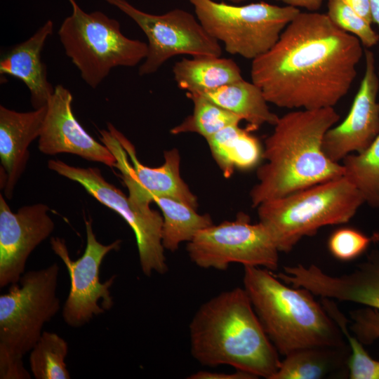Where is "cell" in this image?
<instances>
[{"instance_id": "36", "label": "cell", "mask_w": 379, "mask_h": 379, "mask_svg": "<svg viewBox=\"0 0 379 379\" xmlns=\"http://www.w3.org/2000/svg\"><path fill=\"white\" fill-rule=\"evenodd\" d=\"M371 335L373 340L379 338V319L373 324L371 329Z\"/></svg>"}, {"instance_id": "3", "label": "cell", "mask_w": 379, "mask_h": 379, "mask_svg": "<svg viewBox=\"0 0 379 379\" xmlns=\"http://www.w3.org/2000/svg\"><path fill=\"white\" fill-rule=\"evenodd\" d=\"M189 334L191 354L203 366L227 365L267 379L279 368V354L243 287L220 292L201 304Z\"/></svg>"}, {"instance_id": "32", "label": "cell", "mask_w": 379, "mask_h": 379, "mask_svg": "<svg viewBox=\"0 0 379 379\" xmlns=\"http://www.w3.org/2000/svg\"><path fill=\"white\" fill-rule=\"evenodd\" d=\"M189 379H255L248 373L236 370L234 373H219L207 371H199L189 377Z\"/></svg>"}, {"instance_id": "14", "label": "cell", "mask_w": 379, "mask_h": 379, "mask_svg": "<svg viewBox=\"0 0 379 379\" xmlns=\"http://www.w3.org/2000/svg\"><path fill=\"white\" fill-rule=\"evenodd\" d=\"M44 204L13 213L0 194V287L18 283L32 251L53 232L55 223Z\"/></svg>"}, {"instance_id": "1", "label": "cell", "mask_w": 379, "mask_h": 379, "mask_svg": "<svg viewBox=\"0 0 379 379\" xmlns=\"http://www.w3.org/2000/svg\"><path fill=\"white\" fill-rule=\"evenodd\" d=\"M362 55L359 39L326 13L300 12L276 44L252 60L251 81L279 107H334L348 93Z\"/></svg>"}, {"instance_id": "16", "label": "cell", "mask_w": 379, "mask_h": 379, "mask_svg": "<svg viewBox=\"0 0 379 379\" xmlns=\"http://www.w3.org/2000/svg\"><path fill=\"white\" fill-rule=\"evenodd\" d=\"M277 277L295 288H304L321 298L363 304L379 310V253L348 274L331 276L315 265L284 267Z\"/></svg>"}, {"instance_id": "18", "label": "cell", "mask_w": 379, "mask_h": 379, "mask_svg": "<svg viewBox=\"0 0 379 379\" xmlns=\"http://www.w3.org/2000/svg\"><path fill=\"white\" fill-rule=\"evenodd\" d=\"M46 113V105L25 112L0 105L1 168L6 175L3 190L8 199L25 170L29 157L28 147L39 138Z\"/></svg>"}, {"instance_id": "23", "label": "cell", "mask_w": 379, "mask_h": 379, "mask_svg": "<svg viewBox=\"0 0 379 379\" xmlns=\"http://www.w3.org/2000/svg\"><path fill=\"white\" fill-rule=\"evenodd\" d=\"M350 349L311 347L293 351L281 361L272 379H320L347 366Z\"/></svg>"}, {"instance_id": "22", "label": "cell", "mask_w": 379, "mask_h": 379, "mask_svg": "<svg viewBox=\"0 0 379 379\" xmlns=\"http://www.w3.org/2000/svg\"><path fill=\"white\" fill-rule=\"evenodd\" d=\"M201 95L246 121L250 131L266 124L274 126L279 119L270 111L261 89L244 79Z\"/></svg>"}, {"instance_id": "33", "label": "cell", "mask_w": 379, "mask_h": 379, "mask_svg": "<svg viewBox=\"0 0 379 379\" xmlns=\"http://www.w3.org/2000/svg\"><path fill=\"white\" fill-rule=\"evenodd\" d=\"M357 14L371 24L373 23L369 0H343Z\"/></svg>"}, {"instance_id": "27", "label": "cell", "mask_w": 379, "mask_h": 379, "mask_svg": "<svg viewBox=\"0 0 379 379\" xmlns=\"http://www.w3.org/2000/svg\"><path fill=\"white\" fill-rule=\"evenodd\" d=\"M68 345L55 333L43 331L30 351V371L36 379H69L65 359Z\"/></svg>"}, {"instance_id": "34", "label": "cell", "mask_w": 379, "mask_h": 379, "mask_svg": "<svg viewBox=\"0 0 379 379\" xmlns=\"http://www.w3.org/2000/svg\"><path fill=\"white\" fill-rule=\"evenodd\" d=\"M286 4V6L294 8H305L309 12H317L321 7L323 0H277Z\"/></svg>"}, {"instance_id": "11", "label": "cell", "mask_w": 379, "mask_h": 379, "mask_svg": "<svg viewBox=\"0 0 379 379\" xmlns=\"http://www.w3.org/2000/svg\"><path fill=\"white\" fill-rule=\"evenodd\" d=\"M133 20L147 39V53L138 69L140 76L155 73L170 58L220 57V42L204 29L196 15L174 8L162 14L145 12L127 0H103Z\"/></svg>"}, {"instance_id": "9", "label": "cell", "mask_w": 379, "mask_h": 379, "mask_svg": "<svg viewBox=\"0 0 379 379\" xmlns=\"http://www.w3.org/2000/svg\"><path fill=\"white\" fill-rule=\"evenodd\" d=\"M48 168L78 182L99 202L121 215L135 234L139 262L142 273L164 274L168 265L162 244L163 217L150 204L138 202L108 182L97 168L70 166L61 160L50 159Z\"/></svg>"}, {"instance_id": "25", "label": "cell", "mask_w": 379, "mask_h": 379, "mask_svg": "<svg viewBox=\"0 0 379 379\" xmlns=\"http://www.w3.org/2000/svg\"><path fill=\"white\" fill-rule=\"evenodd\" d=\"M343 176L361 193L364 202L379 208V134L363 152L343 159Z\"/></svg>"}, {"instance_id": "19", "label": "cell", "mask_w": 379, "mask_h": 379, "mask_svg": "<svg viewBox=\"0 0 379 379\" xmlns=\"http://www.w3.org/2000/svg\"><path fill=\"white\" fill-rule=\"evenodd\" d=\"M53 22L47 20L27 40L15 45L0 60L1 75H9L22 81L30 93L34 109L46 106L54 88L47 79L41 51L53 32Z\"/></svg>"}, {"instance_id": "10", "label": "cell", "mask_w": 379, "mask_h": 379, "mask_svg": "<svg viewBox=\"0 0 379 379\" xmlns=\"http://www.w3.org/2000/svg\"><path fill=\"white\" fill-rule=\"evenodd\" d=\"M190 260L199 267L226 270L232 263L277 270L279 250L265 227L239 212L234 220L211 225L187 242Z\"/></svg>"}, {"instance_id": "15", "label": "cell", "mask_w": 379, "mask_h": 379, "mask_svg": "<svg viewBox=\"0 0 379 379\" xmlns=\"http://www.w3.org/2000/svg\"><path fill=\"white\" fill-rule=\"evenodd\" d=\"M365 72L346 118L325 134L322 148L339 163L348 154L364 151L379 134V79L373 52L366 49Z\"/></svg>"}, {"instance_id": "26", "label": "cell", "mask_w": 379, "mask_h": 379, "mask_svg": "<svg viewBox=\"0 0 379 379\" xmlns=\"http://www.w3.org/2000/svg\"><path fill=\"white\" fill-rule=\"evenodd\" d=\"M194 105L192 113L171 129L172 135L194 133L207 140L227 126L239 124L241 118L199 94H186Z\"/></svg>"}, {"instance_id": "31", "label": "cell", "mask_w": 379, "mask_h": 379, "mask_svg": "<svg viewBox=\"0 0 379 379\" xmlns=\"http://www.w3.org/2000/svg\"><path fill=\"white\" fill-rule=\"evenodd\" d=\"M22 357L0 345V378L30 379L31 374L24 366Z\"/></svg>"}, {"instance_id": "7", "label": "cell", "mask_w": 379, "mask_h": 379, "mask_svg": "<svg viewBox=\"0 0 379 379\" xmlns=\"http://www.w3.org/2000/svg\"><path fill=\"white\" fill-rule=\"evenodd\" d=\"M195 15L225 51L253 60L270 50L300 12L265 1L239 5L216 0H188Z\"/></svg>"}, {"instance_id": "5", "label": "cell", "mask_w": 379, "mask_h": 379, "mask_svg": "<svg viewBox=\"0 0 379 379\" xmlns=\"http://www.w3.org/2000/svg\"><path fill=\"white\" fill-rule=\"evenodd\" d=\"M364 202L359 190L342 176L265 201L257 210L279 251L288 253L321 227L349 222Z\"/></svg>"}, {"instance_id": "13", "label": "cell", "mask_w": 379, "mask_h": 379, "mask_svg": "<svg viewBox=\"0 0 379 379\" xmlns=\"http://www.w3.org/2000/svg\"><path fill=\"white\" fill-rule=\"evenodd\" d=\"M100 130V140L114 154L117 168L134 200L150 204L157 197H170L197 208V197L180 175V156L177 149L164 151V164L149 167L138 159L133 145L112 124Z\"/></svg>"}, {"instance_id": "28", "label": "cell", "mask_w": 379, "mask_h": 379, "mask_svg": "<svg viewBox=\"0 0 379 379\" xmlns=\"http://www.w3.org/2000/svg\"><path fill=\"white\" fill-rule=\"evenodd\" d=\"M327 15L339 28L357 37L366 48L379 41V34L370 22L357 14L343 0H328Z\"/></svg>"}, {"instance_id": "2", "label": "cell", "mask_w": 379, "mask_h": 379, "mask_svg": "<svg viewBox=\"0 0 379 379\" xmlns=\"http://www.w3.org/2000/svg\"><path fill=\"white\" fill-rule=\"evenodd\" d=\"M334 107L291 111L279 119L265 139L258 182L250 192L252 206L343 176L342 164L322 148L326 133L339 121Z\"/></svg>"}, {"instance_id": "12", "label": "cell", "mask_w": 379, "mask_h": 379, "mask_svg": "<svg viewBox=\"0 0 379 379\" xmlns=\"http://www.w3.org/2000/svg\"><path fill=\"white\" fill-rule=\"evenodd\" d=\"M86 245L84 254L77 260L70 258L65 241L52 237L53 251L65 265L70 278V289L62 307L64 321L70 327L79 328L88 324L94 317L109 310L113 305L110 288L116 275L102 283L100 265L112 251L120 248L121 240L104 245L99 242L91 220H85Z\"/></svg>"}, {"instance_id": "30", "label": "cell", "mask_w": 379, "mask_h": 379, "mask_svg": "<svg viewBox=\"0 0 379 379\" xmlns=\"http://www.w3.org/2000/svg\"><path fill=\"white\" fill-rule=\"evenodd\" d=\"M341 330L348 340L350 349L347 363L349 378L351 379H379V361L370 357L357 337L350 335L346 326H343Z\"/></svg>"}, {"instance_id": "24", "label": "cell", "mask_w": 379, "mask_h": 379, "mask_svg": "<svg viewBox=\"0 0 379 379\" xmlns=\"http://www.w3.org/2000/svg\"><path fill=\"white\" fill-rule=\"evenodd\" d=\"M163 217L162 244L165 250L177 251L183 242L191 241L196 234L213 224L208 214H199L197 209L170 197L153 198Z\"/></svg>"}, {"instance_id": "29", "label": "cell", "mask_w": 379, "mask_h": 379, "mask_svg": "<svg viewBox=\"0 0 379 379\" xmlns=\"http://www.w3.org/2000/svg\"><path fill=\"white\" fill-rule=\"evenodd\" d=\"M378 239L379 234L370 237L354 228L342 227L331 234L328 247L333 257L349 261L361 255L372 241Z\"/></svg>"}, {"instance_id": "17", "label": "cell", "mask_w": 379, "mask_h": 379, "mask_svg": "<svg viewBox=\"0 0 379 379\" xmlns=\"http://www.w3.org/2000/svg\"><path fill=\"white\" fill-rule=\"evenodd\" d=\"M73 97L61 84L55 86L46 105L38 147L47 155L69 153L88 161L114 167L116 159L103 143L91 137L79 123L72 111Z\"/></svg>"}, {"instance_id": "35", "label": "cell", "mask_w": 379, "mask_h": 379, "mask_svg": "<svg viewBox=\"0 0 379 379\" xmlns=\"http://www.w3.org/2000/svg\"><path fill=\"white\" fill-rule=\"evenodd\" d=\"M373 23L379 27V0H369Z\"/></svg>"}, {"instance_id": "21", "label": "cell", "mask_w": 379, "mask_h": 379, "mask_svg": "<svg viewBox=\"0 0 379 379\" xmlns=\"http://www.w3.org/2000/svg\"><path fill=\"white\" fill-rule=\"evenodd\" d=\"M234 124L225 127L206 140L211 155L226 178L235 170L248 171L262 159L263 147L255 136Z\"/></svg>"}, {"instance_id": "6", "label": "cell", "mask_w": 379, "mask_h": 379, "mask_svg": "<svg viewBox=\"0 0 379 379\" xmlns=\"http://www.w3.org/2000/svg\"><path fill=\"white\" fill-rule=\"evenodd\" d=\"M68 1L72 12L58 34L65 54L91 88L98 87L113 68L135 67L145 60L146 42L125 36L116 19L98 11L86 13L75 0Z\"/></svg>"}, {"instance_id": "8", "label": "cell", "mask_w": 379, "mask_h": 379, "mask_svg": "<svg viewBox=\"0 0 379 379\" xmlns=\"http://www.w3.org/2000/svg\"><path fill=\"white\" fill-rule=\"evenodd\" d=\"M56 262L25 272L0 295V345L24 357L40 338L44 324L60 309Z\"/></svg>"}, {"instance_id": "20", "label": "cell", "mask_w": 379, "mask_h": 379, "mask_svg": "<svg viewBox=\"0 0 379 379\" xmlns=\"http://www.w3.org/2000/svg\"><path fill=\"white\" fill-rule=\"evenodd\" d=\"M173 74L178 87L186 94L201 95L243 79L233 60L215 56L183 58L174 64Z\"/></svg>"}, {"instance_id": "37", "label": "cell", "mask_w": 379, "mask_h": 379, "mask_svg": "<svg viewBox=\"0 0 379 379\" xmlns=\"http://www.w3.org/2000/svg\"><path fill=\"white\" fill-rule=\"evenodd\" d=\"M216 1H222V0H216ZM227 1H228L230 3H232V4H239L248 0H227Z\"/></svg>"}, {"instance_id": "4", "label": "cell", "mask_w": 379, "mask_h": 379, "mask_svg": "<svg viewBox=\"0 0 379 379\" xmlns=\"http://www.w3.org/2000/svg\"><path fill=\"white\" fill-rule=\"evenodd\" d=\"M244 269L243 288L279 354L285 357L311 347L348 345L337 324L309 290L288 287L265 268Z\"/></svg>"}]
</instances>
